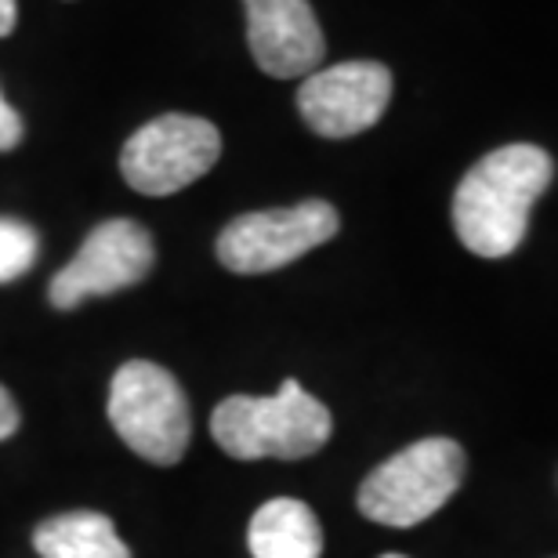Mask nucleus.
I'll use <instances>...</instances> for the list:
<instances>
[{
  "label": "nucleus",
  "instance_id": "obj_16",
  "mask_svg": "<svg viewBox=\"0 0 558 558\" xmlns=\"http://www.w3.org/2000/svg\"><path fill=\"white\" fill-rule=\"evenodd\" d=\"M381 558H407V555H381Z\"/></svg>",
  "mask_w": 558,
  "mask_h": 558
},
{
  "label": "nucleus",
  "instance_id": "obj_13",
  "mask_svg": "<svg viewBox=\"0 0 558 558\" xmlns=\"http://www.w3.org/2000/svg\"><path fill=\"white\" fill-rule=\"evenodd\" d=\"M26 135V128H22V117L15 109L8 106V98L0 95V153H11L15 145Z\"/></svg>",
  "mask_w": 558,
  "mask_h": 558
},
{
  "label": "nucleus",
  "instance_id": "obj_3",
  "mask_svg": "<svg viewBox=\"0 0 558 558\" xmlns=\"http://www.w3.org/2000/svg\"><path fill=\"white\" fill-rule=\"evenodd\" d=\"M464 450L453 439H421L377 464L360 486V511L377 526L410 530L432 519L464 483Z\"/></svg>",
  "mask_w": 558,
  "mask_h": 558
},
{
  "label": "nucleus",
  "instance_id": "obj_12",
  "mask_svg": "<svg viewBox=\"0 0 558 558\" xmlns=\"http://www.w3.org/2000/svg\"><path fill=\"white\" fill-rule=\"evenodd\" d=\"M40 236L37 229L19 218H0V283L26 276L37 262Z\"/></svg>",
  "mask_w": 558,
  "mask_h": 558
},
{
  "label": "nucleus",
  "instance_id": "obj_7",
  "mask_svg": "<svg viewBox=\"0 0 558 558\" xmlns=\"http://www.w3.org/2000/svg\"><path fill=\"white\" fill-rule=\"evenodd\" d=\"M156 247L149 229L131 218H109L87 232L81 251L51 279V305L70 312L87 298L117 294L153 272Z\"/></svg>",
  "mask_w": 558,
  "mask_h": 558
},
{
  "label": "nucleus",
  "instance_id": "obj_1",
  "mask_svg": "<svg viewBox=\"0 0 558 558\" xmlns=\"http://www.w3.org/2000/svg\"><path fill=\"white\" fill-rule=\"evenodd\" d=\"M555 178L541 145H500L461 178L453 193L457 240L478 258H508L526 240L530 210Z\"/></svg>",
  "mask_w": 558,
  "mask_h": 558
},
{
  "label": "nucleus",
  "instance_id": "obj_2",
  "mask_svg": "<svg viewBox=\"0 0 558 558\" xmlns=\"http://www.w3.org/2000/svg\"><path fill=\"white\" fill-rule=\"evenodd\" d=\"M333 432L330 410L294 377L276 396H229L210 414V435L236 461H301L323 450Z\"/></svg>",
  "mask_w": 558,
  "mask_h": 558
},
{
  "label": "nucleus",
  "instance_id": "obj_6",
  "mask_svg": "<svg viewBox=\"0 0 558 558\" xmlns=\"http://www.w3.org/2000/svg\"><path fill=\"white\" fill-rule=\"evenodd\" d=\"M341 218L327 199H305L294 207L251 210L232 218L218 236V262L229 272L262 276L298 262L301 254L338 236Z\"/></svg>",
  "mask_w": 558,
  "mask_h": 558
},
{
  "label": "nucleus",
  "instance_id": "obj_15",
  "mask_svg": "<svg viewBox=\"0 0 558 558\" xmlns=\"http://www.w3.org/2000/svg\"><path fill=\"white\" fill-rule=\"evenodd\" d=\"M15 22H19V8H15V0H0V40L15 33Z\"/></svg>",
  "mask_w": 558,
  "mask_h": 558
},
{
  "label": "nucleus",
  "instance_id": "obj_11",
  "mask_svg": "<svg viewBox=\"0 0 558 558\" xmlns=\"http://www.w3.org/2000/svg\"><path fill=\"white\" fill-rule=\"evenodd\" d=\"M33 548L40 558H131L113 519L102 511H65L40 522L33 533Z\"/></svg>",
  "mask_w": 558,
  "mask_h": 558
},
{
  "label": "nucleus",
  "instance_id": "obj_9",
  "mask_svg": "<svg viewBox=\"0 0 558 558\" xmlns=\"http://www.w3.org/2000/svg\"><path fill=\"white\" fill-rule=\"evenodd\" d=\"M247 8V44L262 73L294 81L319 70L327 37L308 0H243Z\"/></svg>",
  "mask_w": 558,
  "mask_h": 558
},
{
  "label": "nucleus",
  "instance_id": "obj_14",
  "mask_svg": "<svg viewBox=\"0 0 558 558\" xmlns=\"http://www.w3.org/2000/svg\"><path fill=\"white\" fill-rule=\"evenodd\" d=\"M19 424H22V414H19L15 399H11L8 388L0 385V442L11 439V435L19 432Z\"/></svg>",
  "mask_w": 558,
  "mask_h": 558
},
{
  "label": "nucleus",
  "instance_id": "obj_10",
  "mask_svg": "<svg viewBox=\"0 0 558 558\" xmlns=\"http://www.w3.org/2000/svg\"><path fill=\"white\" fill-rule=\"evenodd\" d=\"M247 544L254 558H319L323 526L305 500L276 497L254 511Z\"/></svg>",
  "mask_w": 558,
  "mask_h": 558
},
{
  "label": "nucleus",
  "instance_id": "obj_4",
  "mask_svg": "<svg viewBox=\"0 0 558 558\" xmlns=\"http://www.w3.org/2000/svg\"><path fill=\"white\" fill-rule=\"evenodd\" d=\"M109 424L149 464H178L193 439L189 399L171 371L128 360L109 381Z\"/></svg>",
  "mask_w": 558,
  "mask_h": 558
},
{
  "label": "nucleus",
  "instance_id": "obj_8",
  "mask_svg": "<svg viewBox=\"0 0 558 558\" xmlns=\"http://www.w3.org/2000/svg\"><path fill=\"white\" fill-rule=\"evenodd\" d=\"M392 73L381 62H341L308 73L298 87V113L323 138H352L385 117Z\"/></svg>",
  "mask_w": 558,
  "mask_h": 558
},
{
  "label": "nucleus",
  "instance_id": "obj_5",
  "mask_svg": "<svg viewBox=\"0 0 558 558\" xmlns=\"http://www.w3.org/2000/svg\"><path fill=\"white\" fill-rule=\"evenodd\" d=\"M221 156L218 128L204 117L163 113L124 142L120 174L142 196H171L199 182Z\"/></svg>",
  "mask_w": 558,
  "mask_h": 558
}]
</instances>
